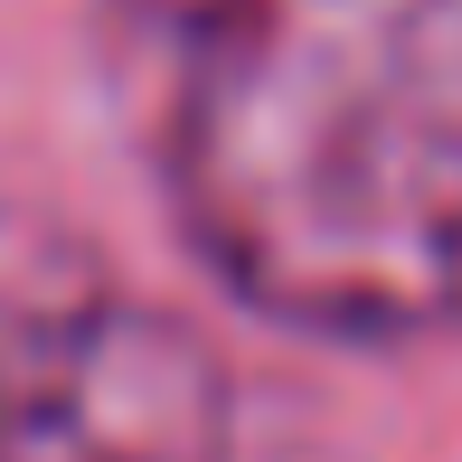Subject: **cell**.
I'll use <instances>...</instances> for the list:
<instances>
[{
    "label": "cell",
    "mask_w": 462,
    "mask_h": 462,
    "mask_svg": "<svg viewBox=\"0 0 462 462\" xmlns=\"http://www.w3.org/2000/svg\"><path fill=\"white\" fill-rule=\"evenodd\" d=\"M199 255L321 340L462 321V0H104Z\"/></svg>",
    "instance_id": "obj_1"
},
{
    "label": "cell",
    "mask_w": 462,
    "mask_h": 462,
    "mask_svg": "<svg viewBox=\"0 0 462 462\" xmlns=\"http://www.w3.org/2000/svg\"><path fill=\"white\" fill-rule=\"evenodd\" d=\"M0 462H236L217 349L29 208H0Z\"/></svg>",
    "instance_id": "obj_2"
},
{
    "label": "cell",
    "mask_w": 462,
    "mask_h": 462,
    "mask_svg": "<svg viewBox=\"0 0 462 462\" xmlns=\"http://www.w3.org/2000/svg\"><path fill=\"white\" fill-rule=\"evenodd\" d=\"M236 462H330V453H245L236 444Z\"/></svg>",
    "instance_id": "obj_3"
}]
</instances>
